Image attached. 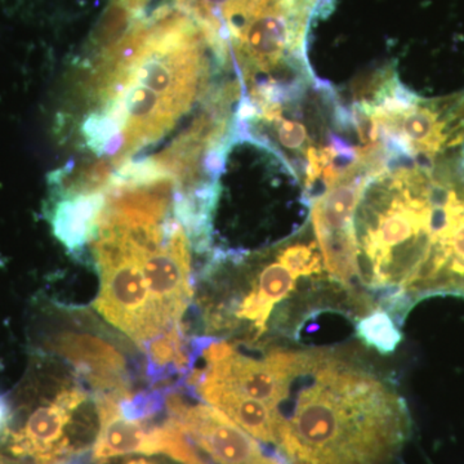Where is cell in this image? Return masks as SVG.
<instances>
[{"label":"cell","mask_w":464,"mask_h":464,"mask_svg":"<svg viewBox=\"0 0 464 464\" xmlns=\"http://www.w3.org/2000/svg\"><path fill=\"white\" fill-rule=\"evenodd\" d=\"M356 333L366 346L391 353L401 341L400 328L387 314L374 313L356 324Z\"/></svg>","instance_id":"obj_12"},{"label":"cell","mask_w":464,"mask_h":464,"mask_svg":"<svg viewBox=\"0 0 464 464\" xmlns=\"http://www.w3.org/2000/svg\"><path fill=\"white\" fill-rule=\"evenodd\" d=\"M125 464H152V463L149 462V460H146V459H134V460H130V462L125 463Z\"/></svg>","instance_id":"obj_14"},{"label":"cell","mask_w":464,"mask_h":464,"mask_svg":"<svg viewBox=\"0 0 464 464\" xmlns=\"http://www.w3.org/2000/svg\"><path fill=\"white\" fill-rule=\"evenodd\" d=\"M142 267L155 306L167 329L182 324V317L194 298V286L190 240L181 224L177 222L160 249L142 258Z\"/></svg>","instance_id":"obj_7"},{"label":"cell","mask_w":464,"mask_h":464,"mask_svg":"<svg viewBox=\"0 0 464 464\" xmlns=\"http://www.w3.org/2000/svg\"><path fill=\"white\" fill-rule=\"evenodd\" d=\"M168 414L218 464H284L257 440L210 405H188L179 390L167 396Z\"/></svg>","instance_id":"obj_6"},{"label":"cell","mask_w":464,"mask_h":464,"mask_svg":"<svg viewBox=\"0 0 464 464\" xmlns=\"http://www.w3.org/2000/svg\"><path fill=\"white\" fill-rule=\"evenodd\" d=\"M204 279L212 282L203 298L207 335H228L258 351L297 341L324 311L359 322L350 293L326 270L310 218L253 255L215 252Z\"/></svg>","instance_id":"obj_3"},{"label":"cell","mask_w":464,"mask_h":464,"mask_svg":"<svg viewBox=\"0 0 464 464\" xmlns=\"http://www.w3.org/2000/svg\"><path fill=\"white\" fill-rule=\"evenodd\" d=\"M121 399L111 393H97L100 433L94 442L93 458L105 462L110 458L128 454H164L167 426H148L127 420L119 409Z\"/></svg>","instance_id":"obj_10"},{"label":"cell","mask_w":464,"mask_h":464,"mask_svg":"<svg viewBox=\"0 0 464 464\" xmlns=\"http://www.w3.org/2000/svg\"><path fill=\"white\" fill-rule=\"evenodd\" d=\"M105 192L52 195L47 216L54 237L72 255H79L99 231Z\"/></svg>","instance_id":"obj_11"},{"label":"cell","mask_w":464,"mask_h":464,"mask_svg":"<svg viewBox=\"0 0 464 464\" xmlns=\"http://www.w3.org/2000/svg\"><path fill=\"white\" fill-rule=\"evenodd\" d=\"M52 350L65 357L97 393H111L123 399L132 395L125 360L110 342L91 334L63 333L51 344Z\"/></svg>","instance_id":"obj_9"},{"label":"cell","mask_w":464,"mask_h":464,"mask_svg":"<svg viewBox=\"0 0 464 464\" xmlns=\"http://www.w3.org/2000/svg\"><path fill=\"white\" fill-rule=\"evenodd\" d=\"M355 102L368 116L372 141L389 159H435L464 150V90L424 99L389 69L360 87Z\"/></svg>","instance_id":"obj_4"},{"label":"cell","mask_w":464,"mask_h":464,"mask_svg":"<svg viewBox=\"0 0 464 464\" xmlns=\"http://www.w3.org/2000/svg\"><path fill=\"white\" fill-rule=\"evenodd\" d=\"M93 257L101 277L94 307L101 315L140 347L166 331L143 273L142 257L108 232H97Z\"/></svg>","instance_id":"obj_5"},{"label":"cell","mask_w":464,"mask_h":464,"mask_svg":"<svg viewBox=\"0 0 464 464\" xmlns=\"http://www.w3.org/2000/svg\"><path fill=\"white\" fill-rule=\"evenodd\" d=\"M173 389L177 387H152L123 398L119 401L121 413L127 420L145 422L163 411L168 393Z\"/></svg>","instance_id":"obj_13"},{"label":"cell","mask_w":464,"mask_h":464,"mask_svg":"<svg viewBox=\"0 0 464 464\" xmlns=\"http://www.w3.org/2000/svg\"><path fill=\"white\" fill-rule=\"evenodd\" d=\"M85 400L87 395L78 387L61 391L47 405L34 409L20 429L9 430L3 444H8L14 457L32 458L36 463L57 462L69 451L65 430L72 411Z\"/></svg>","instance_id":"obj_8"},{"label":"cell","mask_w":464,"mask_h":464,"mask_svg":"<svg viewBox=\"0 0 464 464\" xmlns=\"http://www.w3.org/2000/svg\"><path fill=\"white\" fill-rule=\"evenodd\" d=\"M347 246L362 317L384 313L401 328L424 299H464V150L392 159L368 176Z\"/></svg>","instance_id":"obj_1"},{"label":"cell","mask_w":464,"mask_h":464,"mask_svg":"<svg viewBox=\"0 0 464 464\" xmlns=\"http://www.w3.org/2000/svg\"><path fill=\"white\" fill-rule=\"evenodd\" d=\"M274 442L284 464H400L411 435L393 382L351 348L268 347Z\"/></svg>","instance_id":"obj_2"}]
</instances>
